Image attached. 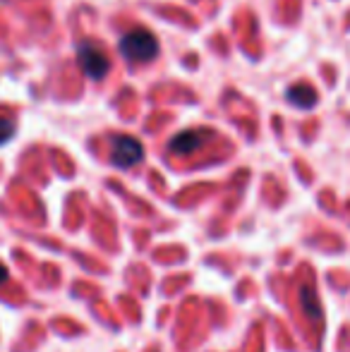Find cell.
Returning <instances> with one entry per match:
<instances>
[{
	"label": "cell",
	"mask_w": 350,
	"mask_h": 352,
	"mask_svg": "<svg viewBox=\"0 0 350 352\" xmlns=\"http://www.w3.org/2000/svg\"><path fill=\"white\" fill-rule=\"evenodd\" d=\"M120 53L130 63H149L159 56V41L149 29H132L120 38Z\"/></svg>",
	"instance_id": "cell-1"
},
{
	"label": "cell",
	"mask_w": 350,
	"mask_h": 352,
	"mask_svg": "<svg viewBox=\"0 0 350 352\" xmlns=\"http://www.w3.org/2000/svg\"><path fill=\"white\" fill-rule=\"evenodd\" d=\"M77 58H80V67L85 70L89 79H103L111 70V60H108L106 51H103L98 43H94L91 38L82 41L77 46Z\"/></svg>",
	"instance_id": "cell-2"
},
{
	"label": "cell",
	"mask_w": 350,
	"mask_h": 352,
	"mask_svg": "<svg viewBox=\"0 0 350 352\" xmlns=\"http://www.w3.org/2000/svg\"><path fill=\"white\" fill-rule=\"evenodd\" d=\"M144 158V146L140 140L127 135H118L111 140V163L118 168H132Z\"/></svg>",
	"instance_id": "cell-3"
},
{
	"label": "cell",
	"mask_w": 350,
	"mask_h": 352,
	"mask_svg": "<svg viewBox=\"0 0 350 352\" xmlns=\"http://www.w3.org/2000/svg\"><path fill=\"white\" fill-rule=\"evenodd\" d=\"M211 140V135L206 130H197V132H182V135H177L173 142L168 144V148L173 153H192L197 151V148H201L206 142Z\"/></svg>",
	"instance_id": "cell-4"
},
{
	"label": "cell",
	"mask_w": 350,
	"mask_h": 352,
	"mask_svg": "<svg viewBox=\"0 0 350 352\" xmlns=\"http://www.w3.org/2000/svg\"><path fill=\"white\" fill-rule=\"evenodd\" d=\"M288 103H293L295 108H312L317 103V91H314L309 84H298V87H290L285 91Z\"/></svg>",
	"instance_id": "cell-5"
},
{
	"label": "cell",
	"mask_w": 350,
	"mask_h": 352,
	"mask_svg": "<svg viewBox=\"0 0 350 352\" xmlns=\"http://www.w3.org/2000/svg\"><path fill=\"white\" fill-rule=\"evenodd\" d=\"M14 130H17L14 120H10V118H0V144H5V142L12 140Z\"/></svg>",
	"instance_id": "cell-6"
},
{
	"label": "cell",
	"mask_w": 350,
	"mask_h": 352,
	"mask_svg": "<svg viewBox=\"0 0 350 352\" xmlns=\"http://www.w3.org/2000/svg\"><path fill=\"white\" fill-rule=\"evenodd\" d=\"M5 278H8V269H5V266L0 264V285L5 283Z\"/></svg>",
	"instance_id": "cell-7"
}]
</instances>
